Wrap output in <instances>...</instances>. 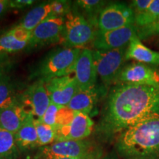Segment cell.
<instances>
[{
  "instance_id": "603a6c76",
  "label": "cell",
  "mask_w": 159,
  "mask_h": 159,
  "mask_svg": "<svg viewBox=\"0 0 159 159\" xmlns=\"http://www.w3.org/2000/svg\"><path fill=\"white\" fill-rule=\"evenodd\" d=\"M76 4L87 17V20L97 27V19L99 13L106 6V2L100 0H80ZM98 28V27H97Z\"/></svg>"
},
{
  "instance_id": "836d02e7",
  "label": "cell",
  "mask_w": 159,
  "mask_h": 159,
  "mask_svg": "<svg viewBox=\"0 0 159 159\" xmlns=\"http://www.w3.org/2000/svg\"><path fill=\"white\" fill-rule=\"evenodd\" d=\"M1 70H2V66H1V64H0V75L2 74V73L1 72Z\"/></svg>"
},
{
  "instance_id": "2e32d148",
  "label": "cell",
  "mask_w": 159,
  "mask_h": 159,
  "mask_svg": "<svg viewBox=\"0 0 159 159\" xmlns=\"http://www.w3.org/2000/svg\"><path fill=\"white\" fill-rule=\"evenodd\" d=\"M125 57L134 60L138 63L148 65H159V52L149 49L143 44L138 36L134 37L128 46Z\"/></svg>"
},
{
  "instance_id": "277c9868",
  "label": "cell",
  "mask_w": 159,
  "mask_h": 159,
  "mask_svg": "<svg viewBox=\"0 0 159 159\" xmlns=\"http://www.w3.org/2000/svg\"><path fill=\"white\" fill-rule=\"evenodd\" d=\"M96 28V26L81 13L70 12L66 16L63 33V41L66 48L81 49L93 42L98 30Z\"/></svg>"
},
{
  "instance_id": "484cf974",
  "label": "cell",
  "mask_w": 159,
  "mask_h": 159,
  "mask_svg": "<svg viewBox=\"0 0 159 159\" xmlns=\"http://www.w3.org/2000/svg\"><path fill=\"white\" fill-rule=\"evenodd\" d=\"M51 16L62 17L66 16L71 12V2L65 0H56L50 2Z\"/></svg>"
},
{
  "instance_id": "ffe728a7",
  "label": "cell",
  "mask_w": 159,
  "mask_h": 159,
  "mask_svg": "<svg viewBox=\"0 0 159 159\" xmlns=\"http://www.w3.org/2000/svg\"><path fill=\"white\" fill-rule=\"evenodd\" d=\"M51 16V5L49 3H42L30 10L20 23L19 26L32 32L38 25Z\"/></svg>"
},
{
  "instance_id": "ac0fdd59",
  "label": "cell",
  "mask_w": 159,
  "mask_h": 159,
  "mask_svg": "<svg viewBox=\"0 0 159 159\" xmlns=\"http://www.w3.org/2000/svg\"><path fill=\"white\" fill-rule=\"evenodd\" d=\"M27 115L21 103L0 109V128L15 134Z\"/></svg>"
},
{
  "instance_id": "1f68e13d",
  "label": "cell",
  "mask_w": 159,
  "mask_h": 159,
  "mask_svg": "<svg viewBox=\"0 0 159 159\" xmlns=\"http://www.w3.org/2000/svg\"><path fill=\"white\" fill-rule=\"evenodd\" d=\"M10 2L11 1L8 0H0V16H2L9 8H11Z\"/></svg>"
},
{
  "instance_id": "f546056e",
  "label": "cell",
  "mask_w": 159,
  "mask_h": 159,
  "mask_svg": "<svg viewBox=\"0 0 159 159\" xmlns=\"http://www.w3.org/2000/svg\"><path fill=\"white\" fill-rule=\"evenodd\" d=\"M33 2L34 1L33 0H13V1H11L10 6H11V8L23 9L33 5Z\"/></svg>"
},
{
  "instance_id": "ba28073f",
  "label": "cell",
  "mask_w": 159,
  "mask_h": 159,
  "mask_svg": "<svg viewBox=\"0 0 159 159\" xmlns=\"http://www.w3.org/2000/svg\"><path fill=\"white\" fill-rule=\"evenodd\" d=\"M137 36L135 25L127 26L114 30H97L93 41L95 50L108 51L128 46L134 37Z\"/></svg>"
},
{
  "instance_id": "5bb4252c",
  "label": "cell",
  "mask_w": 159,
  "mask_h": 159,
  "mask_svg": "<svg viewBox=\"0 0 159 159\" xmlns=\"http://www.w3.org/2000/svg\"><path fill=\"white\" fill-rule=\"evenodd\" d=\"M75 77L80 90H89L95 87L97 72L91 49H81L75 66Z\"/></svg>"
},
{
  "instance_id": "4fadbf2b",
  "label": "cell",
  "mask_w": 159,
  "mask_h": 159,
  "mask_svg": "<svg viewBox=\"0 0 159 159\" xmlns=\"http://www.w3.org/2000/svg\"><path fill=\"white\" fill-rule=\"evenodd\" d=\"M65 19L50 16L44 20L31 32L30 45L39 46L57 43L63 39Z\"/></svg>"
},
{
  "instance_id": "6da1fadb",
  "label": "cell",
  "mask_w": 159,
  "mask_h": 159,
  "mask_svg": "<svg viewBox=\"0 0 159 159\" xmlns=\"http://www.w3.org/2000/svg\"><path fill=\"white\" fill-rule=\"evenodd\" d=\"M159 118V85L119 83L111 89L96 131L110 139L130 127Z\"/></svg>"
},
{
  "instance_id": "9a60e30c",
  "label": "cell",
  "mask_w": 159,
  "mask_h": 159,
  "mask_svg": "<svg viewBox=\"0 0 159 159\" xmlns=\"http://www.w3.org/2000/svg\"><path fill=\"white\" fill-rule=\"evenodd\" d=\"M30 39L31 32L18 25L0 35V54L21 50L30 44Z\"/></svg>"
},
{
  "instance_id": "d6986e66",
  "label": "cell",
  "mask_w": 159,
  "mask_h": 159,
  "mask_svg": "<svg viewBox=\"0 0 159 159\" xmlns=\"http://www.w3.org/2000/svg\"><path fill=\"white\" fill-rule=\"evenodd\" d=\"M98 100V91L95 88L89 90H80L67 105L71 111L89 115L96 105Z\"/></svg>"
},
{
  "instance_id": "52a82bcc",
  "label": "cell",
  "mask_w": 159,
  "mask_h": 159,
  "mask_svg": "<svg viewBox=\"0 0 159 159\" xmlns=\"http://www.w3.org/2000/svg\"><path fill=\"white\" fill-rule=\"evenodd\" d=\"M135 16L130 6L114 2L107 5L99 13L97 27L100 31H110L134 25Z\"/></svg>"
},
{
  "instance_id": "cb8c5ba5",
  "label": "cell",
  "mask_w": 159,
  "mask_h": 159,
  "mask_svg": "<svg viewBox=\"0 0 159 159\" xmlns=\"http://www.w3.org/2000/svg\"><path fill=\"white\" fill-rule=\"evenodd\" d=\"M159 17V0H152L150 7L146 11L135 15L134 25L136 28L150 25Z\"/></svg>"
},
{
  "instance_id": "e0dca14e",
  "label": "cell",
  "mask_w": 159,
  "mask_h": 159,
  "mask_svg": "<svg viewBox=\"0 0 159 159\" xmlns=\"http://www.w3.org/2000/svg\"><path fill=\"white\" fill-rule=\"evenodd\" d=\"M34 117L28 114L19 130L14 134L16 144L20 152L39 147Z\"/></svg>"
},
{
  "instance_id": "e575fe53",
  "label": "cell",
  "mask_w": 159,
  "mask_h": 159,
  "mask_svg": "<svg viewBox=\"0 0 159 159\" xmlns=\"http://www.w3.org/2000/svg\"><path fill=\"white\" fill-rule=\"evenodd\" d=\"M0 159H5V158H4L2 156H0Z\"/></svg>"
},
{
  "instance_id": "4dcf8cb0",
  "label": "cell",
  "mask_w": 159,
  "mask_h": 159,
  "mask_svg": "<svg viewBox=\"0 0 159 159\" xmlns=\"http://www.w3.org/2000/svg\"><path fill=\"white\" fill-rule=\"evenodd\" d=\"M102 158H101V157H95V158H84V159H102ZM35 159H79V158H66V157L55 156H52V155L43 154L39 152H38V154L36 155V156H35Z\"/></svg>"
},
{
  "instance_id": "8992f818",
  "label": "cell",
  "mask_w": 159,
  "mask_h": 159,
  "mask_svg": "<svg viewBox=\"0 0 159 159\" xmlns=\"http://www.w3.org/2000/svg\"><path fill=\"white\" fill-rule=\"evenodd\" d=\"M128 46L113 50L93 51V57L97 75L105 85L116 84L119 75L126 61Z\"/></svg>"
},
{
  "instance_id": "d6a6232c",
  "label": "cell",
  "mask_w": 159,
  "mask_h": 159,
  "mask_svg": "<svg viewBox=\"0 0 159 159\" xmlns=\"http://www.w3.org/2000/svg\"><path fill=\"white\" fill-rule=\"evenodd\" d=\"M102 159H118L117 156L114 153H111L108 155V156L103 157Z\"/></svg>"
},
{
  "instance_id": "4316f807",
  "label": "cell",
  "mask_w": 159,
  "mask_h": 159,
  "mask_svg": "<svg viewBox=\"0 0 159 159\" xmlns=\"http://www.w3.org/2000/svg\"><path fill=\"white\" fill-rule=\"evenodd\" d=\"M63 106H59V105H55L51 102L43 117L39 121L55 129L57 124V114H58L60 109Z\"/></svg>"
},
{
  "instance_id": "5b68a950",
  "label": "cell",
  "mask_w": 159,
  "mask_h": 159,
  "mask_svg": "<svg viewBox=\"0 0 159 159\" xmlns=\"http://www.w3.org/2000/svg\"><path fill=\"white\" fill-rule=\"evenodd\" d=\"M39 152L52 156L71 158H102V149L94 141L89 139L55 142L40 149Z\"/></svg>"
},
{
  "instance_id": "f1b7e54d",
  "label": "cell",
  "mask_w": 159,
  "mask_h": 159,
  "mask_svg": "<svg viewBox=\"0 0 159 159\" xmlns=\"http://www.w3.org/2000/svg\"><path fill=\"white\" fill-rule=\"evenodd\" d=\"M152 2V0H134L131 2L130 7L135 16L146 11Z\"/></svg>"
},
{
  "instance_id": "9c48e42d",
  "label": "cell",
  "mask_w": 159,
  "mask_h": 159,
  "mask_svg": "<svg viewBox=\"0 0 159 159\" xmlns=\"http://www.w3.org/2000/svg\"><path fill=\"white\" fill-rule=\"evenodd\" d=\"M22 106L27 114L36 120H41L51 103L44 82L37 80L25 91L22 98Z\"/></svg>"
},
{
  "instance_id": "8fae6325",
  "label": "cell",
  "mask_w": 159,
  "mask_h": 159,
  "mask_svg": "<svg viewBox=\"0 0 159 159\" xmlns=\"http://www.w3.org/2000/svg\"><path fill=\"white\" fill-rule=\"evenodd\" d=\"M44 83L51 102L59 106H67L80 91L76 78L71 75L52 79Z\"/></svg>"
},
{
  "instance_id": "3957f363",
  "label": "cell",
  "mask_w": 159,
  "mask_h": 159,
  "mask_svg": "<svg viewBox=\"0 0 159 159\" xmlns=\"http://www.w3.org/2000/svg\"><path fill=\"white\" fill-rule=\"evenodd\" d=\"M81 49L62 48L49 52L40 62L35 75L39 80L47 82L52 79L71 75L75 73V66Z\"/></svg>"
},
{
  "instance_id": "7c38bea8",
  "label": "cell",
  "mask_w": 159,
  "mask_h": 159,
  "mask_svg": "<svg viewBox=\"0 0 159 159\" xmlns=\"http://www.w3.org/2000/svg\"><path fill=\"white\" fill-rule=\"evenodd\" d=\"M94 128V122L89 115L75 112L69 125L55 130V142L83 140L90 136Z\"/></svg>"
},
{
  "instance_id": "d4e9b609",
  "label": "cell",
  "mask_w": 159,
  "mask_h": 159,
  "mask_svg": "<svg viewBox=\"0 0 159 159\" xmlns=\"http://www.w3.org/2000/svg\"><path fill=\"white\" fill-rule=\"evenodd\" d=\"M34 123L37 131L39 147L43 148L55 142V130L54 128L36 119H34Z\"/></svg>"
},
{
  "instance_id": "7402d4cb",
  "label": "cell",
  "mask_w": 159,
  "mask_h": 159,
  "mask_svg": "<svg viewBox=\"0 0 159 159\" xmlns=\"http://www.w3.org/2000/svg\"><path fill=\"white\" fill-rule=\"evenodd\" d=\"M19 152L14 134L0 128V156L5 159H17Z\"/></svg>"
},
{
  "instance_id": "83f0119b",
  "label": "cell",
  "mask_w": 159,
  "mask_h": 159,
  "mask_svg": "<svg viewBox=\"0 0 159 159\" xmlns=\"http://www.w3.org/2000/svg\"><path fill=\"white\" fill-rule=\"evenodd\" d=\"M136 30L137 36L140 40L159 35V17L150 25L141 28H136Z\"/></svg>"
},
{
  "instance_id": "30bf717a",
  "label": "cell",
  "mask_w": 159,
  "mask_h": 159,
  "mask_svg": "<svg viewBox=\"0 0 159 159\" xmlns=\"http://www.w3.org/2000/svg\"><path fill=\"white\" fill-rule=\"evenodd\" d=\"M159 85V69L142 63L125 66L116 80V84Z\"/></svg>"
},
{
  "instance_id": "44dd1931",
  "label": "cell",
  "mask_w": 159,
  "mask_h": 159,
  "mask_svg": "<svg viewBox=\"0 0 159 159\" xmlns=\"http://www.w3.org/2000/svg\"><path fill=\"white\" fill-rule=\"evenodd\" d=\"M19 103L16 91V86L10 77L0 75V109L5 108Z\"/></svg>"
},
{
  "instance_id": "7a4b0ae2",
  "label": "cell",
  "mask_w": 159,
  "mask_h": 159,
  "mask_svg": "<svg viewBox=\"0 0 159 159\" xmlns=\"http://www.w3.org/2000/svg\"><path fill=\"white\" fill-rule=\"evenodd\" d=\"M116 148L124 159H159V118L143 121L122 131Z\"/></svg>"
}]
</instances>
